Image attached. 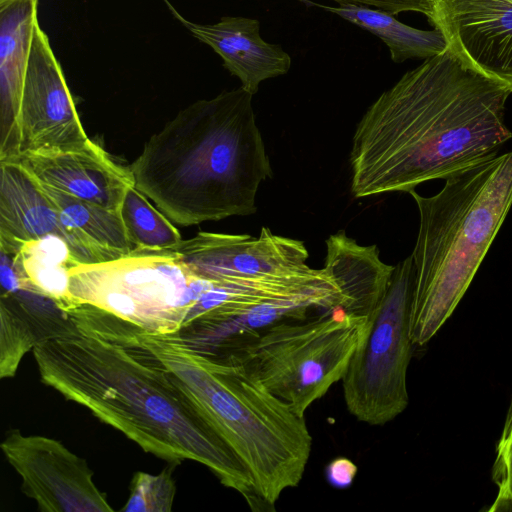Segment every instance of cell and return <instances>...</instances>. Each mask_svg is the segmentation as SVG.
Returning <instances> with one entry per match:
<instances>
[{"label":"cell","instance_id":"obj_17","mask_svg":"<svg viewBox=\"0 0 512 512\" xmlns=\"http://www.w3.org/2000/svg\"><path fill=\"white\" fill-rule=\"evenodd\" d=\"M323 268L343 295L341 308L348 314L370 319L387 290L395 266L380 259L376 245H360L339 231L326 240Z\"/></svg>","mask_w":512,"mask_h":512},{"label":"cell","instance_id":"obj_15","mask_svg":"<svg viewBox=\"0 0 512 512\" xmlns=\"http://www.w3.org/2000/svg\"><path fill=\"white\" fill-rule=\"evenodd\" d=\"M0 167V243L21 247L27 241L55 235L82 263L74 238L40 180L19 160L0 161Z\"/></svg>","mask_w":512,"mask_h":512},{"label":"cell","instance_id":"obj_9","mask_svg":"<svg viewBox=\"0 0 512 512\" xmlns=\"http://www.w3.org/2000/svg\"><path fill=\"white\" fill-rule=\"evenodd\" d=\"M197 276L218 284L290 283L321 278L302 241L263 227L258 237L199 232L171 249Z\"/></svg>","mask_w":512,"mask_h":512},{"label":"cell","instance_id":"obj_22","mask_svg":"<svg viewBox=\"0 0 512 512\" xmlns=\"http://www.w3.org/2000/svg\"><path fill=\"white\" fill-rule=\"evenodd\" d=\"M167 467L158 475L146 472L134 474L130 484V494L125 506L126 512H168L172 509L176 481L173 467Z\"/></svg>","mask_w":512,"mask_h":512},{"label":"cell","instance_id":"obj_10","mask_svg":"<svg viewBox=\"0 0 512 512\" xmlns=\"http://www.w3.org/2000/svg\"><path fill=\"white\" fill-rule=\"evenodd\" d=\"M90 142L49 38L37 23L22 90L14 159L78 151Z\"/></svg>","mask_w":512,"mask_h":512},{"label":"cell","instance_id":"obj_4","mask_svg":"<svg viewBox=\"0 0 512 512\" xmlns=\"http://www.w3.org/2000/svg\"><path fill=\"white\" fill-rule=\"evenodd\" d=\"M137 330L247 470L261 510L274 509L284 490L299 485L309 461L304 417L231 359L197 350L178 333Z\"/></svg>","mask_w":512,"mask_h":512},{"label":"cell","instance_id":"obj_6","mask_svg":"<svg viewBox=\"0 0 512 512\" xmlns=\"http://www.w3.org/2000/svg\"><path fill=\"white\" fill-rule=\"evenodd\" d=\"M369 318L341 307L313 318L276 323L225 353L269 392L304 417L316 400L342 380L362 342Z\"/></svg>","mask_w":512,"mask_h":512},{"label":"cell","instance_id":"obj_5","mask_svg":"<svg viewBox=\"0 0 512 512\" xmlns=\"http://www.w3.org/2000/svg\"><path fill=\"white\" fill-rule=\"evenodd\" d=\"M444 180L433 196L409 192L419 211L410 308V337L417 346L452 315L505 221L512 206V151Z\"/></svg>","mask_w":512,"mask_h":512},{"label":"cell","instance_id":"obj_25","mask_svg":"<svg viewBox=\"0 0 512 512\" xmlns=\"http://www.w3.org/2000/svg\"><path fill=\"white\" fill-rule=\"evenodd\" d=\"M357 470V466L350 459L338 457L327 465L325 472L330 485L337 488H347L352 484Z\"/></svg>","mask_w":512,"mask_h":512},{"label":"cell","instance_id":"obj_11","mask_svg":"<svg viewBox=\"0 0 512 512\" xmlns=\"http://www.w3.org/2000/svg\"><path fill=\"white\" fill-rule=\"evenodd\" d=\"M1 449L22 479V491L45 512H110L87 462L60 441L10 430Z\"/></svg>","mask_w":512,"mask_h":512},{"label":"cell","instance_id":"obj_20","mask_svg":"<svg viewBox=\"0 0 512 512\" xmlns=\"http://www.w3.org/2000/svg\"><path fill=\"white\" fill-rule=\"evenodd\" d=\"M18 257L24 276L37 290L64 311L74 306L69 294V271L79 263L61 238L50 235L27 241Z\"/></svg>","mask_w":512,"mask_h":512},{"label":"cell","instance_id":"obj_13","mask_svg":"<svg viewBox=\"0 0 512 512\" xmlns=\"http://www.w3.org/2000/svg\"><path fill=\"white\" fill-rule=\"evenodd\" d=\"M11 160L21 161L45 185L116 212L134 186L130 168L116 163L93 141L78 151L30 154Z\"/></svg>","mask_w":512,"mask_h":512},{"label":"cell","instance_id":"obj_19","mask_svg":"<svg viewBox=\"0 0 512 512\" xmlns=\"http://www.w3.org/2000/svg\"><path fill=\"white\" fill-rule=\"evenodd\" d=\"M318 6L374 34L389 48L391 59L402 63L408 59H429L448 48L443 33L435 28L425 31L398 21L394 15L362 5Z\"/></svg>","mask_w":512,"mask_h":512},{"label":"cell","instance_id":"obj_23","mask_svg":"<svg viewBox=\"0 0 512 512\" xmlns=\"http://www.w3.org/2000/svg\"><path fill=\"white\" fill-rule=\"evenodd\" d=\"M491 477L498 490L488 512H512V398L496 446Z\"/></svg>","mask_w":512,"mask_h":512},{"label":"cell","instance_id":"obj_21","mask_svg":"<svg viewBox=\"0 0 512 512\" xmlns=\"http://www.w3.org/2000/svg\"><path fill=\"white\" fill-rule=\"evenodd\" d=\"M119 213L135 251L171 250L183 240L171 220L135 186L126 192Z\"/></svg>","mask_w":512,"mask_h":512},{"label":"cell","instance_id":"obj_12","mask_svg":"<svg viewBox=\"0 0 512 512\" xmlns=\"http://www.w3.org/2000/svg\"><path fill=\"white\" fill-rule=\"evenodd\" d=\"M427 18L465 66L512 93V0H433Z\"/></svg>","mask_w":512,"mask_h":512},{"label":"cell","instance_id":"obj_14","mask_svg":"<svg viewBox=\"0 0 512 512\" xmlns=\"http://www.w3.org/2000/svg\"><path fill=\"white\" fill-rule=\"evenodd\" d=\"M170 8L196 39L222 58L223 66L250 94L254 95L263 81L289 71L290 55L280 45L263 40L257 19L224 16L214 24H197L181 17L172 6Z\"/></svg>","mask_w":512,"mask_h":512},{"label":"cell","instance_id":"obj_8","mask_svg":"<svg viewBox=\"0 0 512 512\" xmlns=\"http://www.w3.org/2000/svg\"><path fill=\"white\" fill-rule=\"evenodd\" d=\"M413 286L410 255L395 266L387 290L341 380L348 412L368 425L392 421L409 404L407 371L414 346L410 337Z\"/></svg>","mask_w":512,"mask_h":512},{"label":"cell","instance_id":"obj_18","mask_svg":"<svg viewBox=\"0 0 512 512\" xmlns=\"http://www.w3.org/2000/svg\"><path fill=\"white\" fill-rule=\"evenodd\" d=\"M43 186L56 204L62 223L74 238L83 264L111 261L135 251L119 212Z\"/></svg>","mask_w":512,"mask_h":512},{"label":"cell","instance_id":"obj_3","mask_svg":"<svg viewBox=\"0 0 512 512\" xmlns=\"http://www.w3.org/2000/svg\"><path fill=\"white\" fill-rule=\"evenodd\" d=\"M252 96L240 87L194 102L129 166L134 186L171 221L190 226L256 212L272 168Z\"/></svg>","mask_w":512,"mask_h":512},{"label":"cell","instance_id":"obj_24","mask_svg":"<svg viewBox=\"0 0 512 512\" xmlns=\"http://www.w3.org/2000/svg\"><path fill=\"white\" fill-rule=\"evenodd\" d=\"M339 5H362L374 9L382 10L391 15H397L401 12L414 11L425 14L427 17L431 13L433 0H333Z\"/></svg>","mask_w":512,"mask_h":512},{"label":"cell","instance_id":"obj_7","mask_svg":"<svg viewBox=\"0 0 512 512\" xmlns=\"http://www.w3.org/2000/svg\"><path fill=\"white\" fill-rule=\"evenodd\" d=\"M212 282L194 274L172 250L133 251L99 263L74 265L69 294L149 332L178 333Z\"/></svg>","mask_w":512,"mask_h":512},{"label":"cell","instance_id":"obj_16","mask_svg":"<svg viewBox=\"0 0 512 512\" xmlns=\"http://www.w3.org/2000/svg\"><path fill=\"white\" fill-rule=\"evenodd\" d=\"M39 0H0V161L17 156V120Z\"/></svg>","mask_w":512,"mask_h":512},{"label":"cell","instance_id":"obj_2","mask_svg":"<svg viewBox=\"0 0 512 512\" xmlns=\"http://www.w3.org/2000/svg\"><path fill=\"white\" fill-rule=\"evenodd\" d=\"M511 92L449 49L406 72L366 110L350 152L355 198L411 192L498 154Z\"/></svg>","mask_w":512,"mask_h":512},{"label":"cell","instance_id":"obj_1","mask_svg":"<svg viewBox=\"0 0 512 512\" xmlns=\"http://www.w3.org/2000/svg\"><path fill=\"white\" fill-rule=\"evenodd\" d=\"M33 354L42 382L67 400L170 464L191 460L206 466L253 510L260 508L247 470L142 341L137 325L76 304Z\"/></svg>","mask_w":512,"mask_h":512}]
</instances>
